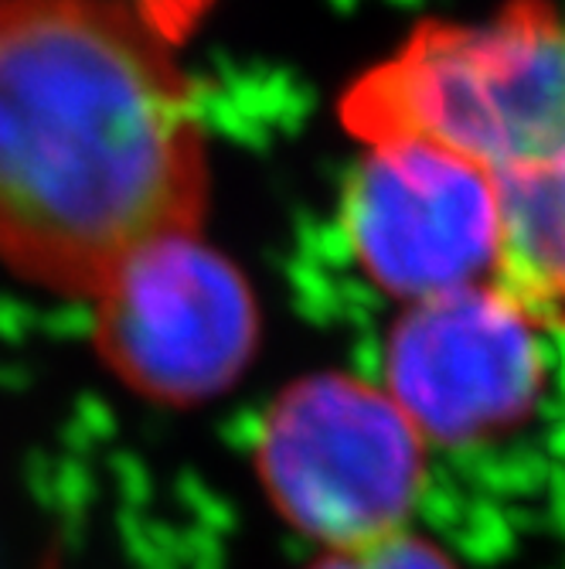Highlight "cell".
<instances>
[{
    "label": "cell",
    "instance_id": "1",
    "mask_svg": "<svg viewBox=\"0 0 565 569\" xmlns=\"http://www.w3.org/2000/svg\"><path fill=\"white\" fill-rule=\"evenodd\" d=\"M174 41L133 0H0V267L92 297L201 229L209 140Z\"/></svg>",
    "mask_w": 565,
    "mask_h": 569
},
{
    "label": "cell",
    "instance_id": "2",
    "mask_svg": "<svg viewBox=\"0 0 565 569\" xmlns=\"http://www.w3.org/2000/svg\"><path fill=\"white\" fill-rule=\"evenodd\" d=\"M362 140L443 143L491 174L565 161V14L511 0L481 24L423 21L341 99Z\"/></svg>",
    "mask_w": 565,
    "mask_h": 569
},
{
    "label": "cell",
    "instance_id": "3",
    "mask_svg": "<svg viewBox=\"0 0 565 569\" xmlns=\"http://www.w3.org/2000/svg\"><path fill=\"white\" fill-rule=\"evenodd\" d=\"M255 460L276 511L324 549L405 529L426 481L423 433L385 386L347 372L286 386L263 420Z\"/></svg>",
    "mask_w": 565,
    "mask_h": 569
},
{
    "label": "cell",
    "instance_id": "4",
    "mask_svg": "<svg viewBox=\"0 0 565 569\" xmlns=\"http://www.w3.org/2000/svg\"><path fill=\"white\" fill-rule=\"evenodd\" d=\"M89 303L102 366L150 402H209L239 382L260 348L249 280L198 229L127 252Z\"/></svg>",
    "mask_w": 565,
    "mask_h": 569
},
{
    "label": "cell",
    "instance_id": "5",
    "mask_svg": "<svg viewBox=\"0 0 565 569\" xmlns=\"http://www.w3.org/2000/svg\"><path fill=\"white\" fill-rule=\"evenodd\" d=\"M341 222L354 263L389 297L420 303L491 283L501 242L494 174L433 140L365 143Z\"/></svg>",
    "mask_w": 565,
    "mask_h": 569
},
{
    "label": "cell",
    "instance_id": "6",
    "mask_svg": "<svg viewBox=\"0 0 565 569\" xmlns=\"http://www.w3.org/2000/svg\"><path fill=\"white\" fill-rule=\"evenodd\" d=\"M538 335L494 283L405 303L382 386L423 440L477 443L535 409L545 382Z\"/></svg>",
    "mask_w": 565,
    "mask_h": 569
},
{
    "label": "cell",
    "instance_id": "7",
    "mask_svg": "<svg viewBox=\"0 0 565 569\" xmlns=\"http://www.w3.org/2000/svg\"><path fill=\"white\" fill-rule=\"evenodd\" d=\"M501 242L491 283L538 331L565 335V161L494 174Z\"/></svg>",
    "mask_w": 565,
    "mask_h": 569
},
{
    "label": "cell",
    "instance_id": "8",
    "mask_svg": "<svg viewBox=\"0 0 565 569\" xmlns=\"http://www.w3.org/2000/svg\"><path fill=\"white\" fill-rule=\"evenodd\" d=\"M311 569H456V566L436 542L408 529H392L351 546L324 549V556Z\"/></svg>",
    "mask_w": 565,
    "mask_h": 569
},
{
    "label": "cell",
    "instance_id": "9",
    "mask_svg": "<svg viewBox=\"0 0 565 569\" xmlns=\"http://www.w3.org/2000/svg\"><path fill=\"white\" fill-rule=\"evenodd\" d=\"M143 18L158 28L168 41L181 44L212 8V0H133Z\"/></svg>",
    "mask_w": 565,
    "mask_h": 569
}]
</instances>
